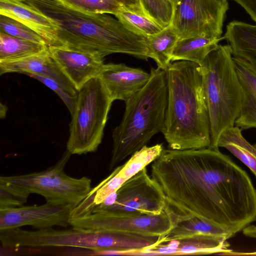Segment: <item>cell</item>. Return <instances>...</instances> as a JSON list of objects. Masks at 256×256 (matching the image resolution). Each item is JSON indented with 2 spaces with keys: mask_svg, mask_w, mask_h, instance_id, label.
Listing matches in <instances>:
<instances>
[{
  "mask_svg": "<svg viewBox=\"0 0 256 256\" xmlns=\"http://www.w3.org/2000/svg\"><path fill=\"white\" fill-rule=\"evenodd\" d=\"M218 255H220V256H256V252H234L232 250V251H230V252H224V253L220 254Z\"/></svg>",
  "mask_w": 256,
  "mask_h": 256,
  "instance_id": "34",
  "label": "cell"
},
{
  "mask_svg": "<svg viewBox=\"0 0 256 256\" xmlns=\"http://www.w3.org/2000/svg\"><path fill=\"white\" fill-rule=\"evenodd\" d=\"M176 0H139L144 14L164 28L172 24Z\"/></svg>",
  "mask_w": 256,
  "mask_h": 256,
  "instance_id": "27",
  "label": "cell"
},
{
  "mask_svg": "<svg viewBox=\"0 0 256 256\" xmlns=\"http://www.w3.org/2000/svg\"><path fill=\"white\" fill-rule=\"evenodd\" d=\"M150 76V73L141 68L130 67L122 63L104 64L98 76L113 102H126L146 85Z\"/></svg>",
  "mask_w": 256,
  "mask_h": 256,
  "instance_id": "14",
  "label": "cell"
},
{
  "mask_svg": "<svg viewBox=\"0 0 256 256\" xmlns=\"http://www.w3.org/2000/svg\"><path fill=\"white\" fill-rule=\"evenodd\" d=\"M163 150L161 144L151 146H145L132 154L124 164L116 168L110 176L93 188L94 202L98 204L102 202L126 180L152 162Z\"/></svg>",
  "mask_w": 256,
  "mask_h": 256,
  "instance_id": "13",
  "label": "cell"
},
{
  "mask_svg": "<svg viewBox=\"0 0 256 256\" xmlns=\"http://www.w3.org/2000/svg\"><path fill=\"white\" fill-rule=\"evenodd\" d=\"M26 75L38 80L54 91L65 104L71 114H72L76 106L77 96L70 94L58 82L50 78L44 76L31 74H27Z\"/></svg>",
  "mask_w": 256,
  "mask_h": 256,
  "instance_id": "30",
  "label": "cell"
},
{
  "mask_svg": "<svg viewBox=\"0 0 256 256\" xmlns=\"http://www.w3.org/2000/svg\"><path fill=\"white\" fill-rule=\"evenodd\" d=\"M112 102L99 77L91 79L78 90L66 144V150L72 154L97 150L102 140Z\"/></svg>",
  "mask_w": 256,
  "mask_h": 256,
  "instance_id": "6",
  "label": "cell"
},
{
  "mask_svg": "<svg viewBox=\"0 0 256 256\" xmlns=\"http://www.w3.org/2000/svg\"><path fill=\"white\" fill-rule=\"evenodd\" d=\"M200 234L222 236L228 240L234 236L222 226L196 216H185L178 218L175 226L162 239V243Z\"/></svg>",
  "mask_w": 256,
  "mask_h": 256,
  "instance_id": "21",
  "label": "cell"
},
{
  "mask_svg": "<svg viewBox=\"0 0 256 256\" xmlns=\"http://www.w3.org/2000/svg\"><path fill=\"white\" fill-rule=\"evenodd\" d=\"M72 10L86 14L116 15L124 6L116 0H56Z\"/></svg>",
  "mask_w": 256,
  "mask_h": 256,
  "instance_id": "26",
  "label": "cell"
},
{
  "mask_svg": "<svg viewBox=\"0 0 256 256\" xmlns=\"http://www.w3.org/2000/svg\"><path fill=\"white\" fill-rule=\"evenodd\" d=\"M150 74L146 85L125 102L122 118L112 132L110 170L163 130L168 100L166 72L151 68Z\"/></svg>",
  "mask_w": 256,
  "mask_h": 256,
  "instance_id": "4",
  "label": "cell"
},
{
  "mask_svg": "<svg viewBox=\"0 0 256 256\" xmlns=\"http://www.w3.org/2000/svg\"><path fill=\"white\" fill-rule=\"evenodd\" d=\"M176 223L175 216L166 207L159 214L103 211L70 220V225L78 228L115 230L162 238Z\"/></svg>",
  "mask_w": 256,
  "mask_h": 256,
  "instance_id": "8",
  "label": "cell"
},
{
  "mask_svg": "<svg viewBox=\"0 0 256 256\" xmlns=\"http://www.w3.org/2000/svg\"><path fill=\"white\" fill-rule=\"evenodd\" d=\"M242 232L246 236L256 239V226L249 225L243 229Z\"/></svg>",
  "mask_w": 256,
  "mask_h": 256,
  "instance_id": "33",
  "label": "cell"
},
{
  "mask_svg": "<svg viewBox=\"0 0 256 256\" xmlns=\"http://www.w3.org/2000/svg\"><path fill=\"white\" fill-rule=\"evenodd\" d=\"M16 0V1L20 2H25V1L26 0Z\"/></svg>",
  "mask_w": 256,
  "mask_h": 256,
  "instance_id": "35",
  "label": "cell"
},
{
  "mask_svg": "<svg viewBox=\"0 0 256 256\" xmlns=\"http://www.w3.org/2000/svg\"><path fill=\"white\" fill-rule=\"evenodd\" d=\"M227 240L222 236L200 234L160 243L150 248L149 252L152 255H218L232 250Z\"/></svg>",
  "mask_w": 256,
  "mask_h": 256,
  "instance_id": "16",
  "label": "cell"
},
{
  "mask_svg": "<svg viewBox=\"0 0 256 256\" xmlns=\"http://www.w3.org/2000/svg\"><path fill=\"white\" fill-rule=\"evenodd\" d=\"M18 72L44 76L58 82L72 95L77 96L78 91L62 73L50 54L49 50L22 59L0 62V74Z\"/></svg>",
  "mask_w": 256,
  "mask_h": 256,
  "instance_id": "15",
  "label": "cell"
},
{
  "mask_svg": "<svg viewBox=\"0 0 256 256\" xmlns=\"http://www.w3.org/2000/svg\"><path fill=\"white\" fill-rule=\"evenodd\" d=\"M223 39L230 45L233 56L256 64V24L232 21L226 26Z\"/></svg>",
  "mask_w": 256,
  "mask_h": 256,
  "instance_id": "19",
  "label": "cell"
},
{
  "mask_svg": "<svg viewBox=\"0 0 256 256\" xmlns=\"http://www.w3.org/2000/svg\"><path fill=\"white\" fill-rule=\"evenodd\" d=\"M74 206L49 202L42 205L0 209V230L30 226L38 229L70 225Z\"/></svg>",
  "mask_w": 256,
  "mask_h": 256,
  "instance_id": "11",
  "label": "cell"
},
{
  "mask_svg": "<svg viewBox=\"0 0 256 256\" xmlns=\"http://www.w3.org/2000/svg\"><path fill=\"white\" fill-rule=\"evenodd\" d=\"M228 10V0H176L171 25L179 39L220 38Z\"/></svg>",
  "mask_w": 256,
  "mask_h": 256,
  "instance_id": "9",
  "label": "cell"
},
{
  "mask_svg": "<svg viewBox=\"0 0 256 256\" xmlns=\"http://www.w3.org/2000/svg\"><path fill=\"white\" fill-rule=\"evenodd\" d=\"M240 4L256 23V0H233Z\"/></svg>",
  "mask_w": 256,
  "mask_h": 256,
  "instance_id": "31",
  "label": "cell"
},
{
  "mask_svg": "<svg viewBox=\"0 0 256 256\" xmlns=\"http://www.w3.org/2000/svg\"><path fill=\"white\" fill-rule=\"evenodd\" d=\"M166 206V196L161 186L149 176L144 168L116 190V198L112 206L99 212L159 214Z\"/></svg>",
  "mask_w": 256,
  "mask_h": 256,
  "instance_id": "10",
  "label": "cell"
},
{
  "mask_svg": "<svg viewBox=\"0 0 256 256\" xmlns=\"http://www.w3.org/2000/svg\"><path fill=\"white\" fill-rule=\"evenodd\" d=\"M124 8L130 11L144 14L139 0H116Z\"/></svg>",
  "mask_w": 256,
  "mask_h": 256,
  "instance_id": "32",
  "label": "cell"
},
{
  "mask_svg": "<svg viewBox=\"0 0 256 256\" xmlns=\"http://www.w3.org/2000/svg\"><path fill=\"white\" fill-rule=\"evenodd\" d=\"M165 70L168 100L162 132L168 147L177 150L209 147L210 122L200 66L178 60Z\"/></svg>",
  "mask_w": 256,
  "mask_h": 256,
  "instance_id": "3",
  "label": "cell"
},
{
  "mask_svg": "<svg viewBox=\"0 0 256 256\" xmlns=\"http://www.w3.org/2000/svg\"><path fill=\"white\" fill-rule=\"evenodd\" d=\"M30 194L22 188L0 182V209L22 206Z\"/></svg>",
  "mask_w": 256,
  "mask_h": 256,
  "instance_id": "29",
  "label": "cell"
},
{
  "mask_svg": "<svg viewBox=\"0 0 256 256\" xmlns=\"http://www.w3.org/2000/svg\"><path fill=\"white\" fill-rule=\"evenodd\" d=\"M115 16L130 30L145 37L156 34L164 29L145 15L124 8Z\"/></svg>",
  "mask_w": 256,
  "mask_h": 256,
  "instance_id": "25",
  "label": "cell"
},
{
  "mask_svg": "<svg viewBox=\"0 0 256 256\" xmlns=\"http://www.w3.org/2000/svg\"><path fill=\"white\" fill-rule=\"evenodd\" d=\"M241 88V104L234 126L242 130L256 128V64L233 56Z\"/></svg>",
  "mask_w": 256,
  "mask_h": 256,
  "instance_id": "18",
  "label": "cell"
},
{
  "mask_svg": "<svg viewBox=\"0 0 256 256\" xmlns=\"http://www.w3.org/2000/svg\"><path fill=\"white\" fill-rule=\"evenodd\" d=\"M48 50L46 44L0 32V62L22 59Z\"/></svg>",
  "mask_w": 256,
  "mask_h": 256,
  "instance_id": "24",
  "label": "cell"
},
{
  "mask_svg": "<svg viewBox=\"0 0 256 256\" xmlns=\"http://www.w3.org/2000/svg\"><path fill=\"white\" fill-rule=\"evenodd\" d=\"M0 32L47 45L44 40L34 30L14 19L2 14H0Z\"/></svg>",
  "mask_w": 256,
  "mask_h": 256,
  "instance_id": "28",
  "label": "cell"
},
{
  "mask_svg": "<svg viewBox=\"0 0 256 256\" xmlns=\"http://www.w3.org/2000/svg\"><path fill=\"white\" fill-rule=\"evenodd\" d=\"M50 56L78 91L91 79L98 77L104 64L100 56L64 46H49Z\"/></svg>",
  "mask_w": 256,
  "mask_h": 256,
  "instance_id": "12",
  "label": "cell"
},
{
  "mask_svg": "<svg viewBox=\"0 0 256 256\" xmlns=\"http://www.w3.org/2000/svg\"><path fill=\"white\" fill-rule=\"evenodd\" d=\"M71 154L66 150L54 165L44 170L1 176L0 182L22 188L30 194H40L46 202L70 205L74 208L91 190L92 180L86 176L72 178L65 173L64 168Z\"/></svg>",
  "mask_w": 256,
  "mask_h": 256,
  "instance_id": "7",
  "label": "cell"
},
{
  "mask_svg": "<svg viewBox=\"0 0 256 256\" xmlns=\"http://www.w3.org/2000/svg\"><path fill=\"white\" fill-rule=\"evenodd\" d=\"M0 14L26 26L40 36L48 46H58L56 24L33 6L14 0H0Z\"/></svg>",
  "mask_w": 256,
  "mask_h": 256,
  "instance_id": "17",
  "label": "cell"
},
{
  "mask_svg": "<svg viewBox=\"0 0 256 256\" xmlns=\"http://www.w3.org/2000/svg\"><path fill=\"white\" fill-rule=\"evenodd\" d=\"M56 26L58 46L90 52L102 58L115 53L148 59L146 37L130 30L106 14H90L68 8L56 0H26Z\"/></svg>",
  "mask_w": 256,
  "mask_h": 256,
  "instance_id": "2",
  "label": "cell"
},
{
  "mask_svg": "<svg viewBox=\"0 0 256 256\" xmlns=\"http://www.w3.org/2000/svg\"><path fill=\"white\" fill-rule=\"evenodd\" d=\"M166 208L234 235L256 221V188L246 172L219 149H164L152 164Z\"/></svg>",
  "mask_w": 256,
  "mask_h": 256,
  "instance_id": "1",
  "label": "cell"
},
{
  "mask_svg": "<svg viewBox=\"0 0 256 256\" xmlns=\"http://www.w3.org/2000/svg\"><path fill=\"white\" fill-rule=\"evenodd\" d=\"M222 40L223 37L212 38L204 36L179 39L172 53V62L186 60L201 66L206 56L218 47L219 42Z\"/></svg>",
  "mask_w": 256,
  "mask_h": 256,
  "instance_id": "20",
  "label": "cell"
},
{
  "mask_svg": "<svg viewBox=\"0 0 256 256\" xmlns=\"http://www.w3.org/2000/svg\"><path fill=\"white\" fill-rule=\"evenodd\" d=\"M210 132L208 148L218 149L222 132L234 126L241 104V88L229 44H219L200 66Z\"/></svg>",
  "mask_w": 256,
  "mask_h": 256,
  "instance_id": "5",
  "label": "cell"
},
{
  "mask_svg": "<svg viewBox=\"0 0 256 256\" xmlns=\"http://www.w3.org/2000/svg\"><path fill=\"white\" fill-rule=\"evenodd\" d=\"M242 130L234 126L222 132L217 146L224 148L248 167L256 178V144H252L243 136Z\"/></svg>",
  "mask_w": 256,
  "mask_h": 256,
  "instance_id": "22",
  "label": "cell"
},
{
  "mask_svg": "<svg viewBox=\"0 0 256 256\" xmlns=\"http://www.w3.org/2000/svg\"><path fill=\"white\" fill-rule=\"evenodd\" d=\"M178 40L171 24L160 32L146 37L148 58L153 59L158 68L166 70L172 62V53Z\"/></svg>",
  "mask_w": 256,
  "mask_h": 256,
  "instance_id": "23",
  "label": "cell"
}]
</instances>
